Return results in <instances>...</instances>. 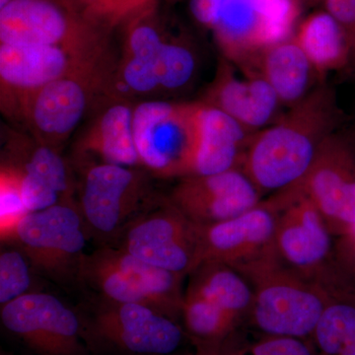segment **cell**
<instances>
[{
    "label": "cell",
    "instance_id": "6da1fadb",
    "mask_svg": "<svg viewBox=\"0 0 355 355\" xmlns=\"http://www.w3.org/2000/svg\"><path fill=\"white\" fill-rule=\"evenodd\" d=\"M340 120L335 94L322 83L304 100L254 133L242 169L261 193H279L309 172Z\"/></svg>",
    "mask_w": 355,
    "mask_h": 355
},
{
    "label": "cell",
    "instance_id": "7a4b0ae2",
    "mask_svg": "<svg viewBox=\"0 0 355 355\" xmlns=\"http://www.w3.org/2000/svg\"><path fill=\"white\" fill-rule=\"evenodd\" d=\"M252 287V324L261 335L312 338L328 292L286 266L275 246L252 260L235 266Z\"/></svg>",
    "mask_w": 355,
    "mask_h": 355
},
{
    "label": "cell",
    "instance_id": "3957f363",
    "mask_svg": "<svg viewBox=\"0 0 355 355\" xmlns=\"http://www.w3.org/2000/svg\"><path fill=\"white\" fill-rule=\"evenodd\" d=\"M106 57L89 62L2 110L27 125L30 135L58 149L83 120L92 96L104 88L110 69Z\"/></svg>",
    "mask_w": 355,
    "mask_h": 355
},
{
    "label": "cell",
    "instance_id": "277c9868",
    "mask_svg": "<svg viewBox=\"0 0 355 355\" xmlns=\"http://www.w3.org/2000/svg\"><path fill=\"white\" fill-rule=\"evenodd\" d=\"M200 102L147 100L133 110L140 166L153 176H191L200 132Z\"/></svg>",
    "mask_w": 355,
    "mask_h": 355
},
{
    "label": "cell",
    "instance_id": "5b68a950",
    "mask_svg": "<svg viewBox=\"0 0 355 355\" xmlns=\"http://www.w3.org/2000/svg\"><path fill=\"white\" fill-rule=\"evenodd\" d=\"M76 200L89 235L103 241L118 239L149 202V187L139 168L80 158Z\"/></svg>",
    "mask_w": 355,
    "mask_h": 355
},
{
    "label": "cell",
    "instance_id": "8992f818",
    "mask_svg": "<svg viewBox=\"0 0 355 355\" xmlns=\"http://www.w3.org/2000/svg\"><path fill=\"white\" fill-rule=\"evenodd\" d=\"M0 44L58 46L86 55L107 51L106 31L67 0H13L0 9Z\"/></svg>",
    "mask_w": 355,
    "mask_h": 355
},
{
    "label": "cell",
    "instance_id": "52a82bcc",
    "mask_svg": "<svg viewBox=\"0 0 355 355\" xmlns=\"http://www.w3.org/2000/svg\"><path fill=\"white\" fill-rule=\"evenodd\" d=\"M277 214L273 246L280 260L316 282L336 266L333 235L316 205L291 187L268 198Z\"/></svg>",
    "mask_w": 355,
    "mask_h": 355
},
{
    "label": "cell",
    "instance_id": "ba28073f",
    "mask_svg": "<svg viewBox=\"0 0 355 355\" xmlns=\"http://www.w3.org/2000/svg\"><path fill=\"white\" fill-rule=\"evenodd\" d=\"M88 236L76 200H71L30 212L10 242L40 272L62 279L76 277Z\"/></svg>",
    "mask_w": 355,
    "mask_h": 355
},
{
    "label": "cell",
    "instance_id": "9c48e42d",
    "mask_svg": "<svg viewBox=\"0 0 355 355\" xmlns=\"http://www.w3.org/2000/svg\"><path fill=\"white\" fill-rule=\"evenodd\" d=\"M118 240L116 247L168 272L188 277L195 268L197 225L169 198L147 205L123 229Z\"/></svg>",
    "mask_w": 355,
    "mask_h": 355
},
{
    "label": "cell",
    "instance_id": "30bf717a",
    "mask_svg": "<svg viewBox=\"0 0 355 355\" xmlns=\"http://www.w3.org/2000/svg\"><path fill=\"white\" fill-rule=\"evenodd\" d=\"M297 17L291 0H218L211 29L224 58L237 64L249 53L289 38Z\"/></svg>",
    "mask_w": 355,
    "mask_h": 355
},
{
    "label": "cell",
    "instance_id": "8fae6325",
    "mask_svg": "<svg viewBox=\"0 0 355 355\" xmlns=\"http://www.w3.org/2000/svg\"><path fill=\"white\" fill-rule=\"evenodd\" d=\"M294 188L316 205L335 237L355 229V148L335 132L324 142L309 172Z\"/></svg>",
    "mask_w": 355,
    "mask_h": 355
},
{
    "label": "cell",
    "instance_id": "7c38bea8",
    "mask_svg": "<svg viewBox=\"0 0 355 355\" xmlns=\"http://www.w3.org/2000/svg\"><path fill=\"white\" fill-rule=\"evenodd\" d=\"M0 319L7 331L42 355L83 352L78 317L51 294H25L1 306Z\"/></svg>",
    "mask_w": 355,
    "mask_h": 355
},
{
    "label": "cell",
    "instance_id": "4fadbf2b",
    "mask_svg": "<svg viewBox=\"0 0 355 355\" xmlns=\"http://www.w3.org/2000/svg\"><path fill=\"white\" fill-rule=\"evenodd\" d=\"M96 333L128 354L174 355L190 340L177 320L150 306L105 301L96 313Z\"/></svg>",
    "mask_w": 355,
    "mask_h": 355
},
{
    "label": "cell",
    "instance_id": "5bb4252c",
    "mask_svg": "<svg viewBox=\"0 0 355 355\" xmlns=\"http://www.w3.org/2000/svg\"><path fill=\"white\" fill-rule=\"evenodd\" d=\"M263 193L242 168L211 175L181 178L169 198L189 220L209 225L253 209Z\"/></svg>",
    "mask_w": 355,
    "mask_h": 355
},
{
    "label": "cell",
    "instance_id": "9a60e30c",
    "mask_svg": "<svg viewBox=\"0 0 355 355\" xmlns=\"http://www.w3.org/2000/svg\"><path fill=\"white\" fill-rule=\"evenodd\" d=\"M275 226L277 214L268 200L228 220L197 225L195 268L205 261L235 268L256 258L273 246Z\"/></svg>",
    "mask_w": 355,
    "mask_h": 355
},
{
    "label": "cell",
    "instance_id": "2e32d148",
    "mask_svg": "<svg viewBox=\"0 0 355 355\" xmlns=\"http://www.w3.org/2000/svg\"><path fill=\"white\" fill-rule=\"evenodd\" d=\"M79 55L58 46L0 44L1 109L91 62L106 57Z\"/></svg>",
    "mask_w": 355,
    "mask_h": 355
},
{
    "label": "cell",
    "instance_id": "e0dca14e",
    "mask_svg": "<svg viewBox=\"0 0 355 355\" xmlns=\"http://www.w3.org/2000/svg\"><path fill=\"white\" fill-rule=\"evenodd\" d=\"M202 103L221 110L251 132H260L280 118L284 105L265 79L221 58Z\"/></svg>",
    "mask_w": 355,
    "mask_h": 355
},
{
    "label": "cell",
    "instance_id": "ac0fdd59",
    "mask_svg": "<svg viewBox=\"0 0 355 355\" xmlns=\"http://www.w3.org/2000/svg\"><path fill=\"white\" fill-rule=\"evenodd\" d=\"M265 79L287 108L304 100L323 83L322 76L295 39L268 44L234 64Z\"/></svg>",
    "mask_w": 355,
    "mask_h": 355
},
{
    "label": "cell",
    "instance_id": "d6986e66",
    "mask_svg": "<svg viewBox=\"0 0 355 355\" xmlns=\"http://www.w3.org/2000/svg\"><path fill=\"white\" fill-rule=\"evenodd\" d=\"M200 132L193 175H211L241 168L254 133L221 110L200 101Z\"/></svg>",
    "mask_w": 355,
    "mask_h": 355
},
{
    "label": "cell",
    "instance_id": "ffe728a7",
    "mask_svg": "<svg viewBox=\"0 0 355 355\" xmlns=\"http://www.w3.org/2000/svg\"><path fill=\"white\" fill-rule=\"evenodd\" d=\"M133 110L135 106L128 100L108 97L107 105L79 139V157H95L99 162L141 168L133 137Z\"/></svg>",
    "mask_w": 355,
    "mask_h": 355
},
{
    "label": "cell",
    "instance_id": "44dd1931",
    "mask_svg": "<svg viewBox=\"0 0 355 355\" xmlns=\"http://www.w3.org/2000/svg\"><path fill=\"white\" fill-rule=\"evenodd\" d=\"M184 291L198 297L227 315L242 326L249 322L254 295L248 280L232 266L205 261L189 273Z\"/></svg>",
    "mask_w": 355,
    "mask_h": 355
},
{
    "label": "cell",
    "instance_id": "7402d4cb",
    "mask_svg": "<svg viewBox=\"0 0 355 355\" xmlns=\"http://www.w3.org/2000/svg\"><path fill=\"white\" fill-rule=\"evenodd\" d=\"M2 156L3 164L21 174L34 178L57 191L64 202L74 200L76 184L71 168L58 149L41 144L32 135L12 132L7 139Z\"/></svg>",
    "mask_w": 355,
    "mask_h": 355
},
{
    "label": "cell",
    "instance_id": "603a6c76",
    "mask_svg": "<svg viewBox=\"0 0 355 355\" xmlns=\"http://www.w3.org/2000/svg\"><path fill=\"white\" fill-rule=\"evenodd\" d=\"M329 300L311 340L320 355H355V286L347 277L322 286Z\"/></svg>",
    "mask_w": 355,
    "mask_h": 355
},
{
    "label": "cell",
    "instance_id": "cb8c5ba5",
    "mask_svg": "<svg viewBox=\"0 0 355 355\" xmlns=\"http://www.w3.org/2000/svg\"><path fill=\"white\" fill-rule=\"evenodd\" d=\"M296 42L323 76L354 60V51L342 26L327 11L312 14L299 27Z\"/></svg>",
    "mask_w": 355,
    "mask_h": 355
},
{
    "label": "cell",
    "instance_id": "d4e9b609",
    "mask_svg": "<svg viewBox=\"0 0 355 355\" xmlns=\"http://www.w3.org/2000/svg\"><path fill=\"white\" fill-rule=\"evenodd\" d=\"M154 64L161 92L173 94L193 83L198 71V55L186 40L167 38Z\"/></svg>",
    "mask_w": 355,
    "mask_h": 355
},
{
    "label": "cell",
    "instance_id": "484cf974",
    "mask_svg": "<svg viewBox=\"0 0 355 355\" xmlns=\"http://www.w3.org/2000/svg\"><path fill=\"white\" fill-rule=\"evenodd\" d=\"M123 26L125 32L121 55L155 62L167 39L159 23L156 7L135 16Z\"/></svg>",
    "mask_w": 355,
    "mask_h": 355
},
{
    "label": "cell",
    "instance_id": "4316f807",
    "mask_svg": "<svg viewBox=\"0 0 355 355\" xmlns=\"http://www.w3.org/2000/svg\"><path fill=\"white\" fill-rule=\"evenodd\" d=\"M23 200L19 175L10 166L0 167V239L12 240L18 226L29 214Z\"/></svg>",
    "mask_w": 355,
    "mask_h": 355
},
{
    "label": "cell",
    "instance_id": "83f0119b",
    "mask_svg": "<svg viewBox=\"0 0 355 355\" xmlns=\"http://www.w3.org/2000/svg\"><path fill=\"white\" fill-rule=\"evenodd\" d=\"M31 265L18 248L0 254V304L1 306L30 293Z\"/></svg>",
    "mask_w": 355,
    "mask_h": 355
},
{
    "label": "cell",
    "instance_id": "f1b7e54d",
    "mask_svg": "<svg viewBox=\"0 0 355 355\" xmlns=\"http://www.w3.org/2000/svg\"><path fill=\"white\" fill-rule=\"evenodd\" d=\"M235 355H320L306 338L294 336L263 335L258 340L242 345L231 338Z\"/></svg>",
    "mask_w": 355,
    "mask_h": 355
},
{
    "label": "cell",
    "instance_id": "f546056e",
    "mask_svg": "<svg viewBox=\"0 0 355 355\" xmlns=\"http://www.w3.org/2000/svg\"><path fill=\"white\" fill-rule=\"evenodd\" d=\"M324 7L347 33L355 60V0H324Z\"/></svg>",
    "mask_w": 355,
    "mask_h": 355
},
{
    "label": "cell",
    "instance_id": "4dcf8cb0",
    "mask_svg": "<svg viewBox=\"0 0 355 355\" xmlns=\"http://www.w3.org/2000/svg\"><path fill=\"white\" fill-rule=\"evenodd\" d=\"M334 258L340 270L355 286V232L336 238Z\"/></svg>",
    "mask_w": 355,
    "mask_h": 355
},
{
    "label": "cell",
    "instance_id": "1f68e13d",
    "mask_svg": "<svg viewBox=\"0 0 355 355\" xmlns=\"http://www.w3.org/2000/svg\"><path fill=\"white\" fill-rule=\"evenodd\" d=\"M195 350L188 354L174 355H235L230 338L219 343H193Z\"/></svg>",
    "mask_w": 355,
    "mask_h": 355
},
{
    "label": "cell",
    "instance_id": "d6a6232c",
    "mask_svg": "<svg viewBox=\"0 0 355 355\" xmlns=\"http://www.w3.org/2000/svg\"><path fill=\"white\" fill-rule=\"evenodd\" d=\"M12 1L13 0H0V9L4 8V7L8 6Z\"/></svg>",
    "mask_w": 355,
    "mask_h": 355
},
{
    "label": "cell",
    "instance_id": "836d02e7",
    "mask_svg": "<svg viewBox=\"0 0 355 355\" xmlns=\"http://www.w3.org/2000/svg\"><path fill=\"white\" fill-rule=\"evenodd\" d=\"M291 1H294L296 2V3H297V0H291Z\"/></svg>",
    "mask_w": 355,
    "mask_h": 355
},
{
    "label": "cell",
    "instance_id": "e575fe53",
    "mask_svg": "<svg viewBox=\"0 0 355 355\" xmlns=\"http://www.w3.org/2000/svg\"><path fill=\"white\" fill-rule=\"evenodd\" d=\"M169 1H172V0H169Z\"/></svg>",
    "mask_w": 355,
    "mask_h": 355
},
{
    "label": "cell",
    "instance_id": "d590c367",
    "mask_svg": "<svg viewBox=\"0 0 355 355\" xmlns=\"http://www.w3.org/2000/svg\"><path fill=\"white\" fill-rule=\"evenodd\" d=\"M168 1H169V0H168Z\"/></svg>",
    "mask_w": 355,
    "mask_h": 355
},
{
    "label": "cell",
    "instance_id": "8d00e7d4",
    "mask_svg": "<svg viewBox=\"0 0 355 355\" xmlns=\"http://www.w3.org/2000/svg\"><path fill=\"white\" fill-rule=\"evenodd\" d=\"M354 230H355V229H354Z\"/></svg>",
    "mask_w": 355,
    "mask_h": 355
}]
</instances>
